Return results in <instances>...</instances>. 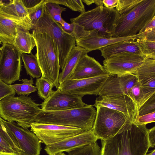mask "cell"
<instances>
[{"instance_id":"cell-2","label":"cell","mask_w":155,"mask_h":155,"mask_svg":"<svg viewBox=\"0 0 155 155\" xmlns=\"http://www.w3.org/2000/svg\"><path fill=\"white\" fill-rule=\"evenodd\" d=\"M42 111L31 97L27 96H9L0 100V116L3 120L16 121L25 129L31 127Z\"/></svg>"},{"instance_id":"cell-22","label":"cell","mask_w":155,"mask_h":155,"mask_svg":"<svg viewBox=\"0 0 155 155\" xmlns=\"http://www.w3.org/2000/svg\"><path fill=\"white\" fill-rule=\"evenodd\" d=\"M89 52L84 48L78 46L72 50L64 68L59 74V84L70 79L80 59Z\"/></svg>"},{"instance_id":"cell-30","label":"cell","mask_w":155,"mask_h":155,"mask_svg":"<svg viewBox=\"0 0 155 155\" xmlns=\"http://www.w3.org/2000/svg\"><path fill=\"white\" fill-rule=\"evenodd\" d=\"M36 87L39 97L44 100L47 99L52 93L54 87L53 83L48 79L41 77L36 79Z\"/></svg>"},{"instance_id":"cell-31","label":"cell","mask_w":155,"mask_h":155,"mask_svg":"<svg viewBox=\"0 0 155 155\" xmlns=\"http://www.w3.org/2000/svg\"><path fill=\"white\" fill-rule=\"evenodd\" d=\"M33 78L30 77V79H23L21 80L22 82V83L11 85L15 89L18 95L28 96L37 91L36 87L33 85L34 84Z\"/></svg>"},{"instance_id":"cell-47","label":"cell","mask_w":155,"mask_h":155,"mask_svg":"<svg viewBox=\"0 0 155 155\" xmlns=\"http://www.w3.org/2000/svg\"><path fill=\"white\" fill-rule=\"evenodd\" d=\"M97 6H103V0H94V3Z\"/></svg>"},{"instance_id":"cell-14","label":"cell","mask_w":155,"mask_h":155,"mask_svg":"<svg viewBox=\"0 0 155 155\" xmlns=\"http://www.w3.org/2000/svg\"><path fill=\"white\" fill-rule=\"evenodd\" d=\"M42 111L61 110L78 108L87 106L84 103L82 97L61 91L58 89L53 91L41 104Z\"/></svg>"},{"instance_id":"cell-33","label":"cell","mask_w":155,"mask_h":155,"mask_svg":"<svg viewBox=\"0 0 155 155\" xmlns=\"http://www.w3.org/2000/svg\"><path fill=\"white\" fill-rule=\"evenodd\" d=\"M101 149L97 142L73 150L68 155H101Z\"/></svg>"},{"instance_id":"cell-3","label":"cell","mask_w":155,"mask_h":155,"mask_svg":"<svg viewBox=\"0 0 155 155\" xmlns=\"http://www.w3.org/2000/svg\"><path fill=\"white\" fill-rule=\"evenodd\" d=\"M97 110L92 105L84 107L61 110L42 111L35 122L71 126L82 129L84 132L92 130Z\"/></svg>"},{"instance_id":"cell-8","label":"cell","mask_w":155,"mask_h":155,"mask_svg":"<svg viewBox=\"0 0 155 155\" xmlns=\"http://www.w3.org/2000/svg\"><path fill=\"white\" fill-rule=\"evenodd\" d=\"M96 107L97 114L92 130L98 139H109L129 129L133 124L118 111L105 107Z\"/></svg>"},{"instance_id":"cell-44","label":"cell","mask_w":155,"mask_h":155,"mask_svg":"<svg viewBox=\"0 0 155 155\" xmlns=\"http://www.w3.org/2000/svg\"><path fill=\"white\" fill-rule=\"evenodd\" d=\"M118 0H103L104 7L109 9L116 8L118 4Z\"/></svg>"},{"instance_id":"cell-1","label":"cell","mask_w":155,"mask_h":155,"mask_svg":"<svg viewBox=\"0 0 155 155\" xmlns=\"http://www.w3.org/2000/svg\"><path fill=\"white\" fill-rule=\"evenodd\" d=\"M146 125H136L105 140L101 155H146L149 148Z\"/></svg>"},{"instance_id":"cell-11","label":"cell","mask_w":155,"mask_h":155,"mask_svg":"<svg viewBox=\"0 0 155 155\" xmlns=\"http://www.w3.org/2000/svg\"><path fill=\"white\" fill-rule=\"evenodd\" d=\"M146 58L143 55L132 53L118 54L104 59L103 66L110 75L132 74L141 66Z\"/></svg>"},{"instance_id":"cell-49","label":"cell","mask_w":155,"mask_h":155,"mask_svg":"<svg viewBox=\"0 0 155 155\" xmlns=\"http://www.w3.org/2000/svg\"><path fill=\"white\" fill-rule=\"evenodd\" d=\"M0 155H19V154L11 153H7L3 152H0Z\"/></svg>"},{"instance_id":"cell-40","label":"cell","mask_w":155,"mask_h":155,"mask_svg":"<svg viewBox=\"0 0 155 155\" xmlns=\"http://www.w3.org/2000/svg\"><path fill=\"white\" fill-rule=\"evenodd\" d=\"M153 122H155V111L139 116L133 124L136 125H146L148 124Z\"/></svg>"},{"instance_id":"cell-24","label":"cell","mask_w":155,"mask_h":155,"mask_svg":"<svg viewBox=\"0 0 155 155\" xmlns=\"http://www.w3.org/2000/svg\"><path fill=\"white\" fill-rule=\"evenodd\" d=\"M17 34L15 37L14 45L22 54H30L36 46L35 40L29 30L20 26L16 27Z\"/></svg>"},{"instance_id":"cell-18","label":"cell","mask_w":155,"mask_h":155,"mask_svg":"<svg viewBox=\"0 0 155 155\" xmlns=\"http://www.w3.org/2000/svg\"><path fill=\"white\" fill-rule=\"evenodd\" d=\"M7 1L0 0V15L17 22L29 30H33L34 26L21 0Z\"/></svg>"},{"instance_id":"cell-25","label":"cell","mask_w":155,"mask_h":155,"mask_svg":"<svg viewBox=\"0 0 155 155\" xmlns=\"http://www.w3.org/2000/svg\"><path fill=\"white\" fill-rule=\"evenodd\" d=\"M0 152L15 153L21 155L20 149L15 136L6 128L0 120Z\"/></svg>"},{"instance_id":"cell-43","label":"cell","mask_w":155,"mask_h":155,"mask_svg":"<svg viewBox=\"0 0 155 155\" xmlns=\"http://www.w3.org/2000/svg\"><path fill=\"white\" fill-rule=\"evenodd\" d=\"M148 139L150 147H155V126L148 131Z\"/></svg>"},{"instance_id":"cell-38","label":"cell","mask_w":155,"mask_h":155,"mask_svg":"<svg viewBox=\"0 0 155 155\" xmlns=\"http://www.w3.org/2000/svg\"><path fill=\"white\" fill-rule=\"evenodd\" d=\"M45 3L46 0H45L43 3L35 8L27 10L33 26L43 16L45 9Z\"/></svg>"},{"instance_id":"cell-20","label":"cell","mask_w":155,"mask_h":155,"mask_svg":"<svg viewBox=\"0 0 155 155\" xmlns=\"http://www.w3.org/2000/svg\"><path fill=\"white\" fill-rule=\"evenodd\" d=\"M145 32L125 37H104L89 35L76 40L77 46L81 47L89 51L99 50L115 43L130 40H137L144 37Z\"/></svg>"},{"instance_id":"cell-5","label":"cell","mask_w":155,"mask_h":155,"mask_svg":"<svg viewBox=\"0 0 155 155\" xmlns=\"http://www.w3.org/2000/svg\"><path fill=\"white\" fill-rule=\"evenodd\" d=\"M120 16L115 8L109 9L104 6H97L70 20L71 23L83 26L86 31H95L96 36L112 37Z\"/></svg>"},{"instance_id":"cell-12","label":"cell","mask_w":155,"mask_h":155,"mask_svg":"<svg viewBox=\"0 0 155 155\" xmlns=\"http://www.w3.org/2000/svg\"><path fill=\"white\" fill-rule=\"evenodd\" d=\"M110 75L107 74L91 78L69 79L59 84L58 89L62 92L82 97L86 95H98Z\"/></svg>"},{"instance_id":"cell-4","label":"cell","mask_w":155,"mask_h":155,"mask_svg":"<svg viewBox=\"0 0 155 155\" xmlns=\"http://www.w3.org/2000/svg\"><path fill=\"white\" fill-rule=\"evenodd\" d=\"M155 14V0H143L130 11L120 15L113 37H128L139 34Z\"/></svg>"},{"instance_id":"cell-29","label":"cell","mask_w":155,"mask_h":155,"mask_svg":"<svg viewBox=\"0 0 155 155\" xmlns=\"http://www.w3.org/2000/svg\"><path fill=\"white\" fill-rule=\"evenodd\" d=\"M127 96L135 103L138 113L140 108L144 103L145 97V93L141 86L139 80L137 83L129 91Z\"/></svg>"},{"instance_id":"cell-13","label":"cell","mask_w":155,"mask_h":155,"mask_svg":"<svg viewBox=\"0 0 155 155\" xmlns=\"http://www.w3.org/2000/svg\"><path fill=\"white\" fill-rule=\"evenodd\" d=\"M0 120L15 137L22 151L21 155H40L41 142L34 133L14 122L6 121L1 117Z\"/></svg>"},{"instance_id":"cell-6","label":"cell","mask_w":155,"mask_h":155,"mask_svg":"<svg viewBox=\"0 0 155 155\" xmlns=\"http://www.w3.org/2000/svg\"><path fill=\"white\" fill-rule=\"evenodd\" d=\"M36 43L37 61L41 71V77L51 82L58 89L60 69L59 58L52 38L46 33H32Z\"/></svg>"},{"instance_id":"cell-45","label":"cell","mask_w":155,"mask_h":155,"mask_svg":"<svg viewBox=\"0 0 155 155\" xmlns=\"http://www.w3.org/2000/svg\"><path fill=\"white\" fill-rule=\"evenodd\" d=\"M145 32L144 38L147 40L153 41H155V28L149 30Z\"/></svg>"},{"instance_id":"cell-34","label":"cell","mask_w":155,"mask_h":155,"mask_svg":"<svg viewBox=\"0 0 155 155\" xmlns=\"http://www.w3.org/2000/svg\"><path fill=\"white\" fill-rule=\"evenodd\" d=\"M136 41L146 58L155 60V41L148 40L144 38L138 39Z\"/></svg>"},{"instance_id":"cell-9","label":"cell","mask_w":155,"mask_h":155,"mask_svg":"<svg viewBox=\"0 0 155 155\" xmlns=\"http://www.w3.org/2000/svg\"><path fill=\"white\" fill-rule=\"evenodd\" d=\"M0 51V80L11 85L20 80L22 54L10 44H2Z\"/></svg>"},{"instance_id":"cell-10","label":"cell","mask_w":155,"mask_h":155,"mask_svg":"<svg viewBox=\"0 0 155 155\" xmlns=\"http://www.w3.org/2000/svg\"><path fill=\"white\" fill-rule=\"evenodd\" d=\"M31 130L46 146L61 142L84 132L78 127L36 122L31 124Z\"/></svg>"},{"instance_id":"cell-37","label":"cell","mask_w":155,"mask_h":155,"mask_svg":"<svg viewBox=\"0 0 155 155\" xmlns=\"http://www.w3.org/2000/svg\"><path fill=\"white\" fill-rule=\"evenodd\" d=\"M142 0H118L115 8L120 15H121L130 11Z\"/></svg>"},{"instance_id":"cell-39","label":"cell","mask_w":155,"mask_h":155,"mask_svg":"<svg viewBox=\"0 0 155 155\" xmlns=\"http://www.w3.org/2000/svg\"><path fill=\"white\" fill-rule=\"evenodd\" d=\"M155 111V93L140 108L138 115L141 116Z\"/></svg>"},{"instance_id":"cell-21","label":"cell","mask_w":155,"mask_h":155,"mask_svg":"<svg viewBox=\"0 0 155 155\" xmlns=\"http://www.w3.org/2000/svg\"><path fill=\"white\" fill-rule=\"evenodd\" d=\"M99 50L101 52V56L104 59L109 58L117 54L124 53L143 55L136 40L119 42L103 47Z\"/></svg>"},{"instance_id":"cell-51","label":"cell","mask_w":155,"mask_h":155,"mask_svg":"<svg viewBox=\"0 0 155 155\" xmlns=\"http://www.w3.org/2000/svg\"><path fill=\"white\" fill-rule=\"evenodd\" d=\"M53 155H67L66 154H65V153H63V152H59V153H56L53 154Z\"/></svg>"},{"instance_id":"cell-7","label":"cell","mask_w":155,"mask_h":155,"mask_svg":"<svg viewBox=\"0 0 155 155\" xmlns=\"http://www.w3.org/2000/svg\"><path fill=\"white\" fill-rule=\"evenodd\" d=\"M33 30L45 33L53 39L62 70L72 50L76 46V39L66 32L55 21L45 8L43 16L34 25Z\"/></svg>"},{"instance_id":"cell-48","label":"cell","mask_w":155,"mask_h":155,"mask_svg":"<svg viewBox=\"0 0 155 155\" xmlns=\"http://www.w3.org/2000/svg\"><path fill=\"white\" fill-rule=\"evenodd\" d=\"M83 2L87 5H90L94 3V0H82Z\"/></svg>"},{"instance_id":"cell-28","label":"cell","mask_w":155,"mask_h":155,"mask_svg":"<svg viewBox=\"0 0 155 155\" xmlns=\"http://www.w3.org/2000/svg\"><path fill=\"white\" fill-rule=\"evenodd\" d=\"M62 29L76 40L90 35L91 31L86 30L84 27L77 23H68L64 21L61 25Z\"/></svg>"},{"instance_id":"cell-42","label":"cell","mask_w":155,"mask_h":155,"mask_svg":"<svg viewBox=\"0 0 155 155\" xmlns=\"http://www.w3.org/2000/svg\"><path fill=\"white\" fill-rule=\"evenodd\" d=\"M24 6L27 10L35 8L43 3L45 0H21Z\"/></svg>"},{"instance_id":"cell-23","label":"cell","mask_w":155,"mask_h":155,"mask_svg":"<svg viewBox=\"0 0 155 155\" xmlns=\"http://www.w3.org/2000/svg\"><path fill=\"white\" fill-rule=\"evenodd\" d=\"M18 25L21 26L17 22L0 15L1 44H10L14 45L17 34L16 27Z\"/></svg>"},{"instance_id":"cell-17","label":"cell","mask_w":155,"mask_h":155,"mask_svg":"<svg viewBox=\"0 0 155 155\" xmlns=\"http://www.w3.org/2000/svg\"><path fill=\"white\" fill-rule=\"evenodd\" d=\"M139 79L132 74L118 76L110 75L107 78L98 95L101 96L126 95L137 83Z\"/></svg>"},{"instance_id":"cell-19","label":"cell","mask_w":155,"mask_h":155,"mask_svg":"<svg viewBox=\"0 0 155 155\" xmlns=\"http://www.w3.org/2000/svg\"><path fill=\"white\" fill-rule=\"evenodd\" d=\"M107 74L103 66L94 58L86 54L79 60L70 79L91 78Z\"/></svg>"},{"instance_id":"cell-15","label":"cell","mask_w":155,"mask_h":155,"mask_svg":"<svg viewBox=\"0 0 155 155\" xmlns=\"http://www.w3.org/2000/svg\"><path fill=\"white\" fill-rule=\"evenodd\" d=\"M105 107L123 113L126 118L133 123L138 117L137 110L134 102L126 95L99 96L93 105Z\"/></svg>"},{"instance_id":"cell-35","label":"cell","mask_w":155,"mask_h":155,"mask_svg":"<svg viewBox=\"0 0 155 155\" xmlns=\"http://www.w3.org/2000/svg\"><path fill=\"white\" fill-rule=\"evenodd\" d=\"M58 4L64 5L72 11L81 13L85 11V7L82 0H49Z\"/></svg>"},{"instance_id":"cell-46","label":"cell","mask_w":155,"mask_h":155,"mask_svg":"<svg viewBox=\"0 0 155 155\" xmlns=\"http://www.w3.org/2000/svg\"><path fill=\"white\" fill-rule=\"evenodd\" d=\"M154 28H155V14L151 21L144 28L140 33Z\"/></svg>"},{"instance_id":"cell-26","label":"cell","mask_w":155,"mask_h":155,"mask_svg":"<svg viewBox=\"0 0 155 155\" xmlns=\"http://www.w3.org/2000/svg\"><path fill=\"white\" fill-rule=\"evenodd\" d=\"M30 55L23 53L21 56L24 68L26 73L33 78H37L42 76L41 70L38 65L35 55H34L31 52Z\"/></svg>"},{"instance_id":"cell-16","label":"cell","mask_w":155,"mask_h":155,"mask_svg":"<svg viewBox=\"0 0 155 155\" xmlns=\"http://www.w3.org/2000/svg\"><path fill=\"white\" fill-rule=\"evenodd\" d=\"M97 140L98 139L94 134L92 129L61 142L46 145L44 150L48 155H53L60 152L68 153L75 149L95 143Z\"/></svg>"},{"instance_id":"cell-32","label":"cell","mask_w":155,"mask_h":155,"mask_svg":"<svg viewBox=\"0 0 155 155\" xmlns=\"http://www.w3.org/2000/svg\"><path fill=\"white\" fill-rule=\"evenodd\" d=\"M59 5L49 0H46L45 7L53 19L61 25L65 21L61 18V14L63 12L66 11V8L61 7Z\"/></svg>"},{"instance_id":"cell-27","label":"cell","mask_w":155,"mask_h":155,"mask_svg":"<svg viewBox=\"0 0 155 155\" xmlns=\"http://www.w3.org/2000/svg\"><path fill=\"white\" fill-rule=\"evenodd\" d=\"M133 74L139 80L147 77H155V60L146 58Z\"/></svg>"},{"instance_id":"cell-50","label":"cell","mask_w":155,"mask_h":155,"mask_svg":"<svg viewBox=\"0 0 155 155\" xmlns=\"http://www.w3.org/2000/svg\"><path fill=\"white\" fill-rule=\"evenodd\" d=\"M146 155H155V149L150 153L147 154Z\"/></svg>"},{"instance_id":"cell-41","label":"cell","mask_w":155,"mask_h":155,"mask_svg":"<svg viewBox=\"0 0 155 155\" xmlns=\"http://www.w3.org/2000/svg\"><path fill=\"white\" fill-rule=\"evenodd\" d=\"M16 91L11 86L0 80V100L9 96H15Z\"/></svg>"},{"instance_id":"cell-36","label":"cell","mask_w":155,"mask_h":155,"mask_svg":"<svg viewBox=\"0 0 155 155\" xmlns=\"http://www.w3.org/2000/svg\"><path fill=\"white\" fill-rule=\"evenodd\" d=\"M139 80L145 93V99L147 101L155 93V77H147Z\"/></svg>"}]
</instances>
